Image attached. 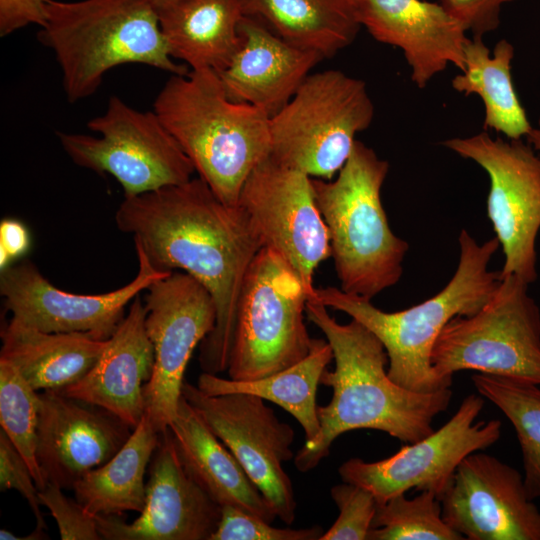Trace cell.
<instances>
[{
    "instance_id": "6da1fadb",
    "label": "cell",
    "mask_w": 540,
    "mask_h": 540,
    "mask_svg": "<svg viewBox=\"0 0 540 540\" xmlns=\"http://www.w3.org/2000/svg\"><path fill=\"white\" fill-rule=\"evenodd\" d=\"M115 222L154 268L182 270L208 290L216 322L201 342L199 362L206 373L227 371L244 277L264 247L245 211L225 204L200 177H192L124 197Z\"/></svg>"
},
{
    "instance_id": "7a4b0ae2",
    "label": "cell",
    "mask_w": 540,
    "mask_h": 540,
    "mask_svg": "<svg viewBox=\"0 0 540 540\" xmlns=\"http://www.w3.org/2000/svg\"><path fill=\"white\" fill-rule=\"evenodd\" d=\"M306 317L325 335L335 369H326L320 378V384L331 387L333 394L326 406L317 408L318 435L294 456L300 472L317 467L336 438L349 431L378 430L407 443L435 431V417L449 407L450 388L434 392L404 388L388 376V355L381 341L360 322L352 319L340 324L312 298L306 303Z\"/></svg>"
},
{
    "instance_id": "3957f363",
    "label": "cell",
    "mask_w": 540,
    "mask_h": 540,
    "mask_svg": "<svg viewBox=\"0 0 540 540\" xmlns=\"http://www.w3.org/2000/svg\"><path fill=\"white\" fill-rule=\"evenodd\" d=\"M499 245L496 237L478 244L462 229L459 264L451 280L433 297L401 311L385 312L370 299L332 286L315 287L308 299L342 311L369 329L387 352V373L396 384L417 392L450 388L452 383L432 367V349L453 317L477 312L495 293L502 276L488 265Z\"/></svg>"
},
{
    "instance_id": "277c9868",
    "label": "cell",
    "mask_w": 540,
    "mask_h": 540,
    "mask_svg": "<svg viewBox=\"0 0 540 540\" xmlns=\"http://www.w3.org/2000/svg\"><path fill=\"white\" fill-rule=\"evenodd\" d=\"M153 111L198 177L222 202L237 205L250 173L270 156V117L229 99L218 74L208 69L171 74Z\"/></svg>"
},
{
    "instance_id": "5b68a950",
    "label": "cell",
    "mask_w": 540,
    "mask_h": 540,
    "mask_svg": "<svg viewBox=\"0 0 540 540\" xmlns=\"http://www.w3.org/2000/svg\"><path fill=\"white\" fill-rule=\"evenodd\" d=\"M38 39L54 52L70 103L93 95L119 65L189 72L171 57L149 0H48Z\"/></svg>"
},
{
    "instance_id": "8992f818",
    "label": "cell",
    "mask_w": 540,
    "mask_h": 540,
    "mask_svg": "<svg viewBox=\"0 0 540 540\" xmlns=\"http://www.w3.org/2000/svg\"><path fill=\"white\" fill-rule=\"evenodd\" d=\"M388 171L389 163L357 140L334 180L311 177L340 289L370 300L400 280L409 249L391 230L382 205Z\"/></svg>"
},
{
    "instance_id": "52a82bcc",
    "label": "cell",
    "mask_w": 540,
    "mask_h": 540,
    "mask_svg": "<svg viewBox=\"0 0 540 540\" xmlns=\"http://www.w3.org/2000/svg\"><path fill=\"white\" fill-rule=\"evenodd\" d=\"M309 293L279 253L263 247L250 264L240 291L228 376L248 381L303 360L311 351L305 325Z\"/></svg>"
},
{
    "instance_id": "ba28073f",
    "label": "cell",
    "mask_w": 540,
    "mask_h": 540,
    "mask_svg": "<svg viewBox=\"0 0 540 540\" xmlns=\"http://www.w3.org/2000/svg\"><path fill=\"white\" fill-rule=\"evenodd\" d=\"M374 113L361 79L334 69L309 74L291 100L270 117V156L312 178L331 180Z\"/></svg>"
},
{
    "instance_id": "9c48e42d",
    "label": "cell",
    "mask_w": 540,
    "mask_h": 540,
    "mask_svg": "<svg viewBox=\"0 0 540 540\" xmlns=\"http://www.w3.org/2000/svg\"><path fill=\"white\" fill-rule=\"evenodd\" d=\"M528 286L515 275L502 276L477 312L444 326L431 353L439 378L452 383L455 372L475 370L540 385V310Z\"/></svg>"
},
{
    "instance_id": "30bf717a",
    "label": "cell",
    "mask_w": 540,
    "mask_h": 540,
    "mask_svg": "<svg viewBox=\"0 0 540 540\" xmlns=\"http://www.w3.org/2000/svg\"><path fill=\"white\" fill-rule=\"evenodd\" d=\"M98 136L58 132L59 142L78 166L109 174L124 197L182 184L194 166L155 112H141L111 96L103 114L87 123Z\"/></svg>"
},
{
    "instance_id": "8fae6325",
    "label": "cell",
    "mask_w": 540,
    "mask_h": 540,
    "mask_svg": "<svg viewBox=\"0 0 540 540\" xmlns=\"http://www.w3.org/2000/svg\"><path fill=\"white\" fill-rule=\"evenodd\" d=\"M441 144L476 162L490 178L487 215L505 256L501 276L533 283L540 230L539 156L528 142L492 138L486 131Z\"/></svg>"
},
{
    "instance_id": "7c38bea8",
    "label": "cell",
    "mask_w": 540,
    "mask_h": 540,
    "mask_svg": "<svg viewBox=\"0 0 540 540\" xmlns=\"http://www.w3.org/2000/svg\"><path fill=\"white\" fill-rule=\"evenodd\" d=\"M145 327L154 367L144 386L145 415L158 433L177 415L184 372L196 346L213 330L216 307L191 275L173 271L145 290Z\"/></svg>"
},
{
    "instance_id": "4fadbf2b",
    "label": "cell",
    "mask_w": 540,
    "mask_h": 540,
    "mask_svg": "<svg viewBox=\"0 0 540 540\" xmlns=\"http://www.w3.org/2000/svg\"><path fill=\"white\" fill-rule=\"evenodd\" d=\"M483 406V396L469 394L437 431L380 461L350 458L340 465L338 473L344 482L370 491L377 503L411 489L433 491L440 500L460 462L492 446L501 436L500 420L476 422Z\"/></svg>"
},
{
    "instance_id": "5bb4252c",
    "label": "cell",
    "mask_w": 540,
    "mask_h": 540,
    "mask_svg": "<svg viewBox=\"0 0 540 540\" xmlns=\"http://www.w3.org/2000/svg\"><path fill=\"white\" fill-rule=\"evenodd\" d=\"M182 396L226 445L274 509L290 525L297 502L283 463L294 458L293 428L281 421L265 400L251 394L206 395L183 383Z\"/></svg>"
},
{
    "instance_id": "9a60e30c",
    "label": "cell",
    "mask_w": 540,
    "mask_h": 540,
    "mask_svg": "<svg viewBox=\"0 0 540 540\" xmlns=\"http://www.w3.org/2000/svg\"><path fill=\"white\" fill-rule=\"evenodd\" d=\"M238 205L271 248L295 269L309 297L313 276L331 256L327 225L317 206L311 177L268 156L246 179Z\"/></svg>"
},
{
    "instance_id": "2e32d148",
    "label": "cell",
    "mask_w": 540,
    "mask_h": 540,
    "mask_svg": "<svg viewBox=\"0 0 540 540\" xmlns=\"http://www.w3.org/2000/svg\"><path fill=\"white\" fill-rule=\"evenodd\" d=\"M135 250L138 271L133 280L96 295L58 289L31 261L9 265L0 275L5 308L12 319L44 332L81 333L107 340L125 317V307L152 283L171 273L157 270L140 248Z\"/></svg>"
},
{
    "instance_id": "e0dca14e",
    "label": "cell",
    "mask_w": 540,
    "mask_h": 540,
    "mask_svg": "<svg viewBox=\"0 0 540 540\" xmlns=\"http://www.w3.org/2000/svg\"><path fill=\"white\" fill-rule=\"evenodd\" d=\"M444 521L467 540H540V510L518 470L473 452L440 498Z\"/></svg>"
},
{
    "instance_id": "ac0fdd59",
    "label": "cell",
    "mask_w": 540,
    "mask_h": 540,
    "mask_svg": "<svg viewBox=\"0 0 540 540\" xmlns=\"http://www.w3.org/2000/svg\"><path fill=\"white\" fill-rule=\"evenodd\" d=\"M140 513L132 523L95 516L102 539L210 540L218 526L221 506L187 473L169 428L160 433Z\"/></svg>"
},
{
    "instance_id": "d6986e66",
    "label": "cell",
    "mask_w": 540,
    "mask_h": 540,
    "mask_svg": "<svg viewBox=\"0 0 540 540\" xmlns=\"http://www.w3.org/2000/svg\"><path fill=\"white\" fill-rule=\"evenodd\" d=\"M39 394L38 464L47 483L73 489L85 473L121 449L132 428L108 411L60 391Z\"/></svg>"
},
{
    "instance_id": "ffe728a7",
    "label": "cell",
    "mask_w": 540,
    "mask_h": 540,
    "mask_svg": "<svg viewBox=\"0 0 540 540\" xmlns=\"http://www.w3.org/2000/svg\"><path fill=\"white\" fill-rule=\"evenodd\" d=\"M361 27L378 42L399 48L411 80L424 88L449 64L464 71L469 40L462 24L440 3L425 0H356Z\"/></svg>"
},
{
    "instance_id": "44dd1931",
    "label": "cell",
    "mask_w": 540,
    "mask_h": 540,
    "mask_svg": "<svg viewBox=\"0 0 540 540\" xmlns=\"http://www.w3.org/2000/svg\"><path fill=\"white\" fill-rule=\"evenodd\" d=\"M238 31L240 46L218 77L229 99L272 117L324 58L285 41L253 17L244 15Z\"/></svg>"
},
{
    "instance_id": "7402d4cb",
    "label": "cell",
    "mask_w": 540,
    "mask_h": 540,
    "mask_svg": "<svg viewBox=\"0 0 540 540\" xmlns=\"http://www.w3.org/2000/svg\"><path fill=\"white\" fill-rule=\"evenodd\" d=\"M146 314L138 295L95 365L82 379L60 392L98 406L134 429L145 414L144 386L154 367Z\"/></svg>"
},
{
    "instance_id": "603a6c76",
    "label": "cell",
    "mask_w": 540,
    "mask_h": 540,
    "mask_svg": "<svg viewBox=\"0 0 540 540\" xmlns=\"http://www.w3.org/2000/svg\"><path fill=\"white\" fill-rule=\"evenodd\" d=\"M169 430L185 470L218 505L234 506L270 523L277 518L236 457L183 396Z\"/></svg>"
},
{
    "instance_id": "cb8c5ba5",
    "label": "cell",
    "mask_w": 540,
    "mask_h": 540,
    "mask_svg": "<svg viewBox=\"0 0 540 540\" xmlns=\"http://www.w3.org/2000/svg\"><path fill=\"white\" fill-rule=\"evenodd\" d=\"M154 7L173 59L190 70L218 73L228 66L241 43L244 14L238 0H179Z\"/></svg>"
},
{
    "instance_id": "d4e9b609",
    "label": "cell",
    "mask_w": 540,
    "mask_h": 540,
    "mask_svg": "<svg viewBox=\"0 0 540 540\" xmlns=\"http://www.w3.org/2000/svg\"><path fill=\"white\" fill-rule=\"evenodd\" d=\"M0 358L12 363L38 390L62 391L95 365L107 340L81 333H51L14 319L1 329Z\"/></svg>"
},
{
    "instance_id": "484cf974",
    "label": "cell",
    "mask_w": 540,
    "mask_h": 540,
    "mask_svg": "<svg viewBox=\"0 0 540 540\" xmlns=\"http://www.w3.org/2000/svg\"><path fill=\"white\" fill-rule=\"evenodd\" d=\"M245 16L264 23L285 41L334 56L356 38V0H238Z\"/></svg>"
},
{
    "instance_id": "4316f807",
    "label": "cell",
    "mask_w": 540,
    "mask_h": 540,
    "mask_svg": "<svg viewBox=\"0 0 540 540\" xmlns=\"http://www.w3.org/2000/svg\"><path fill=\"white\" fill-rule=\"evenodd\" d=\"M159 440L160 433L144 414L121 449L74 484L76 500L94 517L141 512L146 497L144 476Z\"/></svg>"
},
{
    "instance_id": "83f0119b",
    "label": "cell",
    "mask_w": 540,
    "mask_h": 540,
    "mask_svg": "<svg viewBox=\"0 0 540 540\" xmlns=\"http://www.w3.org/2000/svg\"><path fill=\"white\" fill-rule=\"evenodd\" d=\"M513 45L505 39L497 42L493 53L482 37L469 38L464 48V71L455 76L454 90L468 96L478 95L484 104V129L504 134L507 139L527 137L531 126L511 74Z\"/></svg>"
},
{
    "instance_id": "f1b7e54d",
    "label": "cell",
    "mask_w": 540,
    "mask_h": 540,
    "mask_svg": "<svg viewBox=\"0 0 540 540\" xmlns=\"http://www.w3.org/2000/svg\"><path fill=\"white\" fill-rule=\"evenodd\" d=\"M333 359L327 340H314L310 353L296 364L269 376L240 381L203 372L197 387L206 395L245 393L273 402L289 412L301 425L306 441L320 430L316 394L320 378Z\"/></svg>"
},
{
    "instance_id": "f546056e",
    "label": "cell",
    "mask_w": 540,
    "mask_h": 540,
    "mask_svg": "<svg viewBox=\"0 0 540 540\" xmlns=\"http://www.w3.org/2000/svg\"><path fill=\"white\" fill-rule=\"evenodd\" d=\"M478 394L496 405L512 424L520 445L524 484L529 497L540 498V385L492 374L471 377Z\"/></svg>"
},
{
    "instance_id": "4dcf8cb0",
    "label": "cell",
    "mask_w": 540,
    "mask_h": 540,
    "mask_svg": "<svg viewBox=\"0 0 540 540\" xmlns=\"http://www.w3.org/2000/svg\"><path fill=\"white\" fill-rule=\"evenodd\" d=\"M367 540H465L442 517V506L430 490L412 499L399 494L377 503Z\"/></svg>"
},
{
    "instance_id": "1f68e13d",
    "label": "cell",
    "mask_w": 540,
    "mask_h": 540,
    "mask_svg": "<svg viewBox=\"0 0 540 540\" xmlns=\"http://www.w3.org/2000/svg\"><path fill=\"white\" fill-rule=\"evenodd\" d=\"M40 406V394L12 363L0 358L1 429L27 463L39 491L47 486L36 457Z\"/></svg>"
},
{
    "instance_id": "d6a6232c",
    "label": "cell",
    "mask_w": 540,
    "mask_h": 540,
    "mask_svg": "<svg viewBox=\"0 0 540 540\" xmlns=\"http://www.w3.org/2000/svg\"><path fill=\"white\" fill-rule=\"evenodd\" d=\"M330 493L339 515L320 540H367L377 509L373 494L344 481L333 486Z\"/></svg>"
},
{
    "instance_id": "836d02e7",
    "label": "cell",
    "mask_w": 540,
    "mask_h": 540,
    "mask_svg": "<svg viewBox=\"0 0 540 540\" xmlns=\"http://www.w3.org/2000/svg\"><path fill=\"white\" fill-rule=\"evenodd\" d=\"M324 529L278 528L251 513L231 505L221 506V516L210 540H320Z\"/></svg>"
},
{
    "instance_id": "e575fe53",
    "label": "cell",
    "mask_w": 540,
    "mask_h": 540,
    "mask_svg": "<svg viewBox=\"0 0 540 540\" xmlns=\"http://www.w3.org/2000/svg\"><path fill=\"white\" fill-rule=\"evenodd\" d=\"M63 489L55 484L38 492L41 505H44L55 519L62 540H100L102 539L94 516L90 515L76 500L67 497Z\"/></svg>"
},
{
    "instance_id": "d590c367",
    "label": "cell",
    "mask_w": 540,
    "mask_h": 540,
    "mask_svg": "<svg viewBox=\"0 0 540 540\" xmlns=\"http://www.w3.org/2000/svg\"><path fill=\"white\" fill-rule=\"evenodd\" d=\"M0 489L18 491L26 499L35 516L36 529L46 530L35 480L27 463L3 429L0 430Z\"/></svg>"
},
{
    "instance_id": "8d00e7d4",
    "label": "cell",
    "mask_w": 540,
    "mask_h": 540,
    "mask_svg": "<svg viewBox=\"0 0 540 540\" xmlns=\"http://www.w3.org/2000/svg\"><path fill=\"white\" fill-rule=\"evenodd\" d=\"M514 0H440L442 7L474 37L497 29L501 6Z\"/></svg>"
},
{
    "instance_id": "74e56055",
    "label": "cell",
    "mask_w": 540,
    "mask_h": 540,
    "mask_svg": "<svg viewBox=\"0 0 540 540\" xmlns=\"http://www.w3.org/2000/svg\"><path fill=\"white\" fill-rule=\"evenodd\" d=\"M48 0H0V36L35 24L46 23Z\"/></svg>"
},
{
    "instance_id": "f35d334b",
    "label": "cell",
    "mask_w": 540,
    "mask_h": 540,
    "mask_svg": "<svg viewBox=\"0 0 540 540\" xmlns=\"http://www.w3.org/2000/svg\"><path fill=\"white\" fill-rule=\"evenodd\" d=\"M30 246L26 227L15 219H4L0 223V268L5 269Z\"/></svg>"
},
{
    "instance_id": "ab89813d",
    "label": "cell",
    "mask_w": 540,
    "mask_h": 540,
    "mask_svg": "<svg viewBox=\"0 0 540 540\" xmlns=\"http://www.w3.org/2000/svg\"><path fill=\"white\" fill-rule=\"evenodd\" d=\"M0 539L1 540H42L48 539V535L45 531H41L35 528L33 532L25 536H16L14 533L6 530H0Z\"/></svg>"
},
{
    "instance_id": "60d3db41",
    "label": "cell",
    "mask_w": 540,
    "mask_h": 540,
    "mask_svg": "<svg viewBox=\"0 0 540 540\" xmlns=\"http://www.w3.org/2000/svg\"><path fill=\"white\" fill-rule=\"evenodd\" d=\"M526 139L540 158V118L537 127L531 130Z\"/></svg>"
},
{
    "instance_id": "b9f144b4",
    "label": "cell",
    "mask_w": 540,
    "mask_h": 540,
    "mask_svg": "<svg viewBox=\"0 0 540 540\" xmlns=\"http://www.w3.org/2000/svg\"><path fill=\"white\" fill-rule=\"evenodd\" d=\"M154 6H160L177 2L179 0H149Z\"/></svg>"
}]
</instances>
